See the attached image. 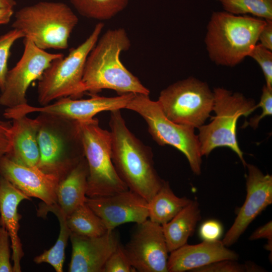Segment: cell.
Segmentation results:
<instances>
[{"label": "cell", "instance_id": "cell-1", "mask_svg": "<svg viewBox=\"0 0 272 272\" xmlns=\"http://www.w3.org/2000/svg\"><path fill=\"white\" fill-rule=\"evenodd\" d=\"M131 46L125 30H107L99 38L86 61L82 92L96 94L102 89L115 91L118 95L127 93L149 95V90L129 71L120 60L122 52Z\"/></svg>", "mask_w": 272, "mask_h": 272}, {"label": "cell", "instance_id": "cell-2", "mask_svg": "<svg viewBox=\"0 0 272 272\" xmlns=\"http://www.w3.org/2000/svg\"><path fill=\"white\" fill-rule=\"evenodd\" d=\"M111 158L115 170L128 189L148 202L164 182L154 165L151 149L129 130L120 110L110 111Z\"/></svg>", "mask_w": 272, "mask_h": 272}, {"label": "cell", "instance_id": "cell-3", "mask_svg": "<svg viewBox=\"0 0 272 272\" xmlns=\"http://www.w3.org/2000/svg\"><path fill=\"white\" fill-rule=\"evenodd\" d=\"M266 20L248 15L214 12L207 26L205 44L218 65L234 66L247 56L258 41Z\"/></svg>", "mask_w": 272, "mask_h": 272}, {"label": "cell", "instance_id": "cell-4", "mask_svg": "<svg viewBox=\"0 0 272 272\" xmlns=\"http://www.w3.org/2000/svg\"><path fill=\"white\" fill-rule=\"evenodd\" d=\"M36 118L40 152L37 167L60 181L85 157L78 122L42 112Z\"/></svg>", "mask_w": 272, "mask_h": 272}, {"label": "cell", "instance_id": "cell-5", "mask_svg": "<svg viewBox=\"0 0 272 272\" xmlns=\"http://www.w3.org/2000/svg\"><path fill=\"white\" fill-rule=\"evenodd\" d=\"M13 28L22 32L38 48L65 49L78 23L72 9L60 2L41 1L25 6L15 15Z\"/></svg>", "mask_w": 272, "mask_h": 272}, {"label": "cell", "instance_id": "cell-6", "mask_svg": "<svg viewBox=\"0 0 272 272\" xmlns=\"http://www.w3.org/2000/svg\"><path fill=\"white\" fill-rule=\"evenodd\" d=\"M213 91V111L215 115L212 117L210 123L198 128L201 154L207 157L216 148L227 147L237 154L246 166L237 140V124L239 117H247L255 110V101L223 88H216Z\"/></svg>", "mask_w": 272, "mask_h": 272}, {"label": "cell", "instance_id": "cell-7", "mask_svg": "<svg viewBox=\"0 0 272 272\" xmlns=\"http://www.w3.org/2000/svg\"><path fill=\"white\" fill-rule=\"evenodd\" d=\"M104 27L100 22L81 44L70 49L66 56L53 59L38 80V101L41 106L54 100L82 96V82L87 58Z\"/></svg>", "mask_w": 272, "mask_h": 272}, {"label": "cell", "instance_id": "cell-8", "mask_svg": "<svg viewBox=\"0 0 272 272\" xmlns=\"http://www.w3.org/2000/svg\"><path fill=\"white\" fill-rule=\"evenodd\" d=\"M78 124L88 167L87 196L110 195L128 189L112 161L110 132L102 128L96 118Z\"/></svg>", "mask_w": 272, "mask_h": 272}, {"label": "cell", "instance_id": "cell-9", "mask_svg": "<svg viewBox=\"0 0 272 272\" xmlns=\"http://www.w3.org/2000/svg\"><path fill=\"white\" fill-rule=\"evenodd\" d=\"M125 108L139 113L145 119L149 133L159 145H170L178 150L186 158L193 173L201 174L202 156L195 128L168 119L158 101L151 100L149 95L134 94Z\"/></svg>", "mask_w": 272, "mask_h": 272}, {"label": "cell", "instance_id": "cell-10", "mask_svg": "<svg viewBox=\"0 0 272 272\" xmlns=\"http://www.w3.org/2000/svg\"><path fill=\"white\" fill-rule=\"evenodd\" d=\"M214 100L213 91L206 83L189 77L162 90L157 101L171 121L198 128L211 116Z\"/></svg>", "mask_w": 272, "mask_h": 272}, {"label": "cell", "instance_id": "cell-11", "mask_svg": "<svg viewBox=\"0 0 272 272\" xmlns=\"http://www.w3.org/2000/svg\"><path fill=\"white\" fill-rule=\"evenodd\" d=\"M23 44L22 55L8 70L0 95V105L6 108L27 104L26 94L31 84L39 79L53 59L63 55L40 49L27 37L24 38Z\"/></svg>", "mask_w": 272, "mask_h": 272}, {"label": "cell", "instance_id": "cell-12", "mask_svg": "<svg viewBox=\"0 0 272 272\" xmlns=\"http://www.w3.org/2000/svg\"><path fill=\"white\" fill-rule=\"evenodd\" d=\"M134 93L107 97L91 94L90 98L77 99L70 97H62L51 104L35 107L28 103L12 108H7L4 116L8 119L26 116L34 112L56 115L78 122H84L94 118L97 113L125 108Z\"/></svg>", "mask_w": 272, "mask_h": 272}, {"label": "cell", "instance_id": "cell-13", "mask_svg": "<svg viewBox=\"0 0 272 272\" xmlns=\"http://www.w3.org/2000/svg\"><path fill=\"white\" fill-rule=\"evenodd\" d=\"M123 250L134 270L168 272V253L162 225L147 219L137 227Z\"/></svg>", "mask_w": 272, "mask_h": 272}, {"label": "cell", "instance_id": "cell-14", "mask_svg": "<svg viewBox=\"0 0 272 272\" xmlns=\"http://www.w3.org/2000/svg\"><path fill=\"white\" fill-rule=\"evenodd\" d=\"M246 196L231 228L222 240L229 247L235 243L249 224L272 203V176L256 166L246 164Z\"/></svg>", "mask_w": 272, "mask_h": 272}, {"label": "cell", "instance_id": "cell-15", "mask_svg": "<svg viewBox=\"0 0 272 272\" xmlns=\"http://www.w3.org/2000/svg\"><path fill=\"white\" fill-rule=\"evenodd\" d=\"M85 202L108 230L125 223L139 224L148 219V202L129 189L107 196H87Z\"/></svg>", "mask_w": 272, "mask_h": 272}, {"label": "cell", "instance_id": "cell-16", "mask_svg": "<svg viewBox=\"0 0 272 272\" xmlns=\"http://www.w3.org/2000/svg\"><path fill=\"white\" fill-rule=\"evenodd\" d=\"M0 176L30 198H39L47 205L57 203L59 179L37 166L20 165L5 156L0 161Z\"/></svg>", "mask_w": 272, "mask_h": 272}, {"label": "cell", "instance_id": "cell-17", "mask_svg": "<svg viewBox=\"0 0 272 272\" xmlns=\"http://www.w3.org/2000/svg\"><path fill=\"white\" fill-rule=\"evenodd\" d=\"M72 251L70 272H102L109 256L120 244L115 229L95 237L71 232Z\"/></svg>", "mask_w": 272, "mask_h": 272}, {"label": "cell", "instance_id": "cell-18", "mask_svg": "<svg viewBox=\"0 0 272 272\" xmlns=\"http://www.w3.org/2000/svg\"><path fill=\"white\" fill-rule=\"evenodd\" d=\"M238 254L222 241L186 244L170 252L167 262L168 272H184L224 259L238 260Z\"/></svg>", "mask_w": 272, "mask_h": 272}, {"label": "cell", "instance_id": "cell-19", "mask_svg": "<svg viewBox=\"0 0 272 272\" xmlns=\"http://www.w3.org/2000/svg\"><path fill=\"white\" fill-rule=\"evenodd\" d=\"M26 199L31 198L0 176V222L10 237L13 272L21 271L20 262L24 254L18 234L21 216L18 209L20 202Z\"/></svg>", "mask_w": 272, "mask_h": 272}, {"label": "cell", "instance_id": "cell-20", "mask_svg": "<svg viewBox=\"0 0 272 272\" xmlns=\"http://www.w3.org/2000/svg\"><path fill=\"white\" fill-rule=\"evenodd\" d=\"M12 120L11 144L6 156L20 165L37 166L40 158L38 119L37 118L32 119L26 115Z\"/></svg>", "mask_w": 272, "mask_h": 272}, {"label": "cell", "instance_id": "cell-21", "mask_svg": "<svg viewBox=\"0 0 272 272\" xmlns=\"http://www.w3.org/2000/svg\"><path fill=\"white\" fill-rule=\"evenodd\" d=\"M88 167L85 157L60 180L56 190L57 204L67 217L85 202Z\"/></svg>", "mask_w": 272, "mask_h": 272}, {"label": "cell", "instance_id": "cell-22", "mask_svg": "<svg viewBox=\"0 0 272 272\" xmlns=\"http://www.w3.org/2000/svg\"><path fill=\"white\" fill-rule=\"evenodd\" d=\"M200 219L199 204L191 200L172 220L162 225L169 252L187 244Z\"/></svg>", "mask_w": 272, "mask_h": 272}, {"label": "cell", "instance_id": "cell-23", "mask_svg": "<svg viewBox=\"0 0 272 272\" xmlns=\"http://www.w3.org/2000/svg\"><path fill=\"white\" fill-rule=\"evenodd\" d=\"M51 212L57 217L59 224V233L54 245L47 250L34 258L36 263H47L51 265L56 272H62L65 259V250L71 231L66 223V217L57 203L47 205L43 202L39 205L37 214L44 217Z\"/></svg>", "mask_w": 272, "mask_h": 272}, {"label": "cell", "instance_id": "cell-24", "mask_svg": "<svg viewBox=\"0 0 272 272\" xmlns=\"http://www.w3.org/2000/svg\"><path fill=\"white\" fill-rule=\"evenodd\" d=\"M191 200L175 194L168 181H164L160 189L148 202V218L159 225L172 220Z\"/></svg>", "mask_w": 272, "mask_h": 272}, {"label": "cell", "instance_id": "cell-25", "mask_svg": "<svg viewBox=\"0 0 272 272\" xmlns=\"http://www.w3.org/2000/svg\"><path fill=\"white\" fill-rule=\"evenodd\" d=\"M66 223L71 233L81 236H98L108 230L102 220L86 202L66 217Z\"/></svg>", "mask_w": 272, "mask_h": 272}, {"label": "cell", "instance_id": "cell-26", "mask_svg": "<svg viewBox=\"0 0 272 272\" xmlns=\"http://www.w3.org/2000/svg\"><path fill=\"white\" fill-rule=\"evenodd\" d=\"M81 16L100 21L109 20L124 10L129 0H70Z\"/></svg>", "mask_w": 272, "mask_h": 272}, {"label": "cell", "instance_id": "cell-27", "mask_svg": "<svg viewBox=\"0 0 272 272\" xmlns=\"http://www.w3.org/2000/svg\"><path fill=\"white\" fill-rule=\"evenodd\" d=\"M225 12L272 20V0H219Z\"/></svg>", "mask_w": 272, "mask_h": 272}, {"label": "cell", "instance_id": "cell-28", "mask_svg": "<svg viewBox=\"0 0 272 272\" xmlns=\"http://www.w3.org/2000/svg\"><path fill=\"white\" fill-rule=\"evenodd\" d=\"M24 38L21 31L13 28L0 36V89L4 88L6 78L8 72V61L11 48L18 39Z\"/></svg>", "mask_w": 272, "mask_h": 272}, {"label": "cell", "instance_id": "cell-29", "mask_svg": "<svg viewBox=\"0 0 272 272\" xmlns=\"http://www.w3.org/2000/svg\"><path fill=\"white\" fill-rule=\"evenodd\" d=\"M249 56L255 60L262 71L265 85L272 89V52L259 43L254 46Z\"/></svg>", "mask_w": 272, "mask_h": 272}, {"label": "cell", "instance_id": "cell-30", "mask_svg": "<svg viewBox=\"0 0 272 272\" xmlns=\"http://www.w3.org/2000/svg\"><path fill=\"white\" fill-rule=\"evenodd\" d=\"M134 269L120 244L107 260L102 272H131Z\"/></svg>", "mask_w": 272, "mask_h": 272}, {"label": "cell", "instance_id": "cell-31", "mask_svg": "<svg viewBox=\"0 0 272 272\" xmlns=\"http://www.w3.org/2000/svg\"><path fill=\"white\" fill-rule=\"evenodd\" d=\"M261 107L262 111L260 114L252 117L249 121L244 123L243 127L250 126L253 129H256L259 122L264 117L272 115V89L267 87L265 85L262 89V93L260 101L256 104L255 109Z\"/></svg>", "mask_w": 272, "mask_h": 272}, {"label": "cell", "instance_id": "cell-32", "mask_svg": "<svg viewBox=\"0 0 272 272\" xmlns=\"http://www.w3.org/2000/svg\"><path fill=\"white\" fill-rule=\"evenodd\" d=\"M192 272H244L245 264L239 263L237 260H219L192 270Z\"/></svg>", "mask_w": 272, "mask_h": 272}, {"label": "cell", "instance_id": "cell-33", "mask_svg": "<svg viewBox=\"0 0 272 272\" xmlns=\"http://www.w3.org/2000/svg\"><path fill=\"white\" fill-rule=\"evenodd\" d=\"M10 237L5 228L0 227V272H13L10 261Z\"/></svg>", "mask_w": 272, "mask_h": 272}, {"label": "cell", "instance_id": "cell-34", "mask_svg": "<svg viewBox=\"0 0 272 272\" xmlns=\"http://www.w3.org/2000/svg\"><path fill=\"white\" fill-rule=\"evenodd\" d=\"M222 223L216 220L205 221L199 228V235L205 241L213 242L220 240L223 233Z\"/></svg>", "mask_w": 272, "mask_h": 272}, {"label": "cell", "instance_id": "cell-35", "mask_svg": "<svg viewBox=\"0 0 272 272\" xmlns=\"http://www.w3.org/2000/svg\"><path fill=\"white\" fill-rule=\"evenodd\" d=\"M11 122L0 121V161L9 152L11 144Z\"/></svg>", "mask_w": 272, "mask_h": 272}, {"label": "cell", "instance_id": "cell-36", "mask_svg": "<svg viewBox=\"0 0 272 272\" xmlns=\"http://www.w3.org/2000/svg\"><path fill=\"white\" fill-rule=\"evenodd\" d=\"M261 238L267 239V243L265 245V249L271 253L272 222L271 221L259 227L249 237L250 240H255Z\"/></svg>", "mask_w": 272, "mask_h": 272}, {"label": "cell", "instance_id": "cell-37", "mask_svg": "<svg viewBox=\"0 0 272 272\" xmlns=\"http://www.w3.org/2000/svg\"><path fill=\"white\" fill-rule=\"evenodd\" d=\"M258 41L262 46L272 51V20H266L259 33Z\"/></svg>", "mask_w": 272, "mask_h": 272}, {"label": "cell", "instance_id": "cell-38", "mask_svg": "<svg viewBox=\"0 0 272 272\" xmlns=\"http://www.w3.org/2000/svg\"><path fill=\"white\" fill-rule=\"evenodd\" d=\"M14 14L13 9L0 10V25L8 24Z\"/></svg>", "mask_w": 272, "mask_h": 272}, {"label": "cell", "instance_id": "cell-39", "mask_svg": "<svg viewBox=\"0 0 272 272\" xmlns=\"http://www.w3.org/2000/svg\"><path fill=\"white\" fill-rule=\"evenodd\" d=\"M16 4L15 0H0V10H13Z\"/></svg>", "mask_w": 272, "mask_h": 272}, {"label": "cell", "instance_id": "cell-40", "mask_svg": "<svg viewBox=\"0 0 272 272\" xmlns=\"http://www.w3.org/2000/svg\"><path fill=\"white\" fill-rule=\"evenodd\" d=\"M246 267V271H263L264 270L262 267L257 266L254 263L248 262L245 264Z\"/></svg>", "mask_w": 272, "mask_h": 272}]
</instances>
